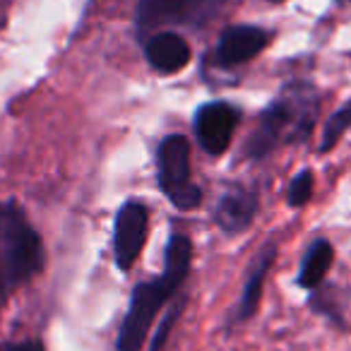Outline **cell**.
<instances>
[{
	"instance_id": "cell-6",
	"label": "cell",
	"mask_w": 351,
	"mask_h": 351,
	"mask_svg": "<svg viewBox=\"0 0 351 351\" xmlns=\"http://www.w3.org/2000/svg\"><path fill=\"white\" fill-rule=\"evenodd\" d=\"M147 231H149V210L142 202H125L116 217L113 231V253H116L118 269L128 272L145 248Z\"/></svg>"
},
{
	"instance_id": "cell-11",
	"label": "cell",
	"mask_w": 351,
	"mask_h": 351,
	"mask_svg": "<svg viewBox=\"0 0 351 351\" xmlns=\"http://www.w3.org/2000/svg\"><path fill=\"white\" fill-rule=\"evenodd\" d=\"M255 212H258V195L245 188H231L221 195L217 202V224L226 231V234H236L250 226Z\"/></svg>"
},
{
	"instance_id": "cell-1",
	"label": "cell",
	"mask_w": 351,
	"mask_h": 351,
	"mask_svg": "<svg viewBox=\"0 0 351 351\" xmlns=\"http://www.w3.org/2000/svg\"><path fill=\"white\" fill-rule=\"evenodd\" d=\"M191 260H193L191 239L183 234L171 236L169 245H166L164 272L159 277L149 279V282H140L135 287V291H132L130 308H128L121 330H118V339H116L118 351H142L147 335H149L159 311L171 301V296L186 282L188 272H191Z\"/></svg>"
},
{
	"instance_id": "cell-3",
	"label": "cell",
	"mask_w": 351,
	"mask_h": 351,
	"mask_svg": "<svg viewBox=\"0 0 351 351\" xmlns=\"http://www.w3.org/2000/svg\"><path fill=\"white\" fill-rule=\"evenodd\" d=\"M0 260L12 284L32 279L44 265V245L15 202H0Z\"/></svg>"
},
{
	"instance_id": "cell-4",
	"label": "cell",
	"mask_w": 351,
	"mask_h": 351,
	"mask_svg": "<svg viewBox=\"0 0 351 351\" xmlns=\"http://www.w3.org/2000/svg\"><path fill=\"white\" fill-rule=\"evenodd\" d=\"M159 183L178 210H195L202 200L200 186L191 181V147L181 135H169L156 152Z\"/></svg>"
},
{
	"instance_id": "cell-15",
	"label": "cell",
	"mask_w": 351,
	"mask_h": 351,
	"mask_svg": "<svg viewBox=\"0 0 351 351\" xmlns=\"http://www.w3.org/2000/svg\"><path fill=\"white\" fill-rule=\"evenodd\" d=\"M313 311L322 313V315H327L332 322H337V325H344V320H341V311L339 306H337V301L332 298V291L330 289H315V298L311 301Z\"/></svg>"
},
{
	"instance_id": "cell-10",
	"label": "cell",
	"mask_w": 351,
	"mask_h": 351,
	"mask_svg": "<svg viewBox=\"0 0 351 351\" xmlns=\"http://www.w3.org/2000/svg\"><path fill=\"white\" fill-rule=\"evenodd\" d=\"M145 53L152 68L159 70V73L171 75L188 65V60H191V46H188V41L181 34H176V32H159V34H154L147 41Z\"/></svg>"
},
{
	"instance_id": "cell-5",
	"label": "cell",
	"mask_w": 351,
	"mask_h": 351,
	"mask_svg": "<svg viewBox=\"0 0 351 351\" xmlns=\"http://www.w3.org/2000/svg\"><path fill=\"white\" fill-rule=\"evenodd\" d=\"M224 0H140L137 29L154 32L159 27H200L219 10Z\"/></svg>"
},
{
	"instance_id": "cell-12",
	"label": "cell",
	"mask_w": 351,
	"mask_h": 351,
	"mask_svg": "<svg viewBox=\"0 0 351 351\" xmlns=\"http://www.w3.org/2000/svg\"><path fill=\"white\" fill-rule=\"evenodd\" d=\"M332 260H335V250H332L330 241L317 239L315 243H311L308 253L301 260V269H298V287L303 289H320L325 282L327 272L332 267Z\"/></svg>"
},
{
	"instance_id": "cell-17",
	"label": "cell",
	"mask_w": 351,
	"mask_h": 351,
	"mask_svg": "<svg viewBox=\"0 0 351 351\" xmlns=\"http://www.w3.org/2000/svg\"><path fill=\"white\" fill-rule=\"evenodd\" d=\"M10 351H46L44 344H41L39 339H29V341H22V344L12 346Z\"/></svg>"
},
{
	"instance_id": "cell-18",
	"label": "cell",
	"mask_w": 351,
	"mask_h": 351,
	"mask_svg": "<svg viewBox=\"0 0 351 351\" xmlns=\"http://www.w3.org/2000/svg\"><path fill=\"white\" fill-rule=\"evenodd\" d=\"M272 3H284V0H272Z\"/></svg>"
},
{
	"instance_id": "cell-16",
	"label": "cell",
	"mask_w": 351,
	"mask_h": 351,
	"mask_svg": "<svg viewBox=\"0 0 351 351\" xmlns=\"http://www.w3.org/2000/svg\"><path fill=\"white\" fill-rule=\"evenodd\" d=\"M181 311H183V303H176V306L171 308L169 313H166L164 320H161L159 330H156L154 339H152V344H149V349H147V351H161V349H164L166 341H169L171 330H173V325H176V320H178V315H181Z\"/></svg>"
},
{
	"instance_id": "cell-2",
	"label": "cell",
	"mask_w": 351,
	"mask_h": 351,
	"mask_svg": "<svg viewBox=\"0 0 351 351\" xmlns=\"http://www.w3.org/2000/svg\"><path fill=\"white\" fill-rule=\"evenodd\" d=\"M317 118V94L306 84H291L263 113L248 142L250 156H265L279 145H293L311 135Z\"/></svg>"
},
{
	"instance_id": "cell-8",
	"label": "cell",
	"mask_w": 351,
	"mask_h": 351,
	"mask_svg": "<svg viewBox=\"0 0 351 351\" xmlns=\"http://www.w3.org/2000/svg\"><path fill=\"white\" fill-rule=\"evenodd\" d=\"M274 260H277V245L274 243H267L258 255H255L248 277H245V282H243V289H241V298H239V303H236L234 311H231L226 325H231V327L243 325V322H248L250 317L258 313L260 301H263L265 279H267Z\"/></svg>"
},
{
	"instance_id": "cell-14",
	"label": "cell",
	"mask_w": 351,
	"mask_h": 351,
	"mask_svg": "<svg viewBox=\"0 0 351 351\" xmlns=\"http://www.w3.org/2000/svg\"><path fill=\"white\" fill-rule=\"evenodd\" d=\"M313 195V173L311 171H301L289 186V205L303 207Z\"/></svg>"
},
{
	"instance_id": "cell-9",
	"label": "cell",
	"mask_w": 351,
	"mask_h": 351,
	"mask_svg": "<svg viewBox=\"0 0 351 351\" xmlns=\"http://www.w3.org/2000/svg\"><path fill=\"white\" fill-rule=\"evenodd\" d=\"M265 46H267V32L260 27H229L217 46V60L221 65H241L255 58Z\"/></svg>"
},
{
	"instance_id": "cell-13",
	"label": "cell",
	"mask_w": 351,
	"mask_h": 351,
	"mask_svg": "<svg viewBox=\"0 0 351 351\" xmlns=\"http://www.w3.org/2000/svg\"><path fill=\"white\" fill-rule=\"evenodd\" d=\"M351 128V101L346 106H341L335 116L327 121L325 130H322V140H320V152H327L339 142V137L344 135Z\"/></svg>"
},
{
	"instance_id": "cell-7",
	"label": "cell",
	"mask_w": 351,
	"mask_h": 351,
	"mask_svg": "<svg viewBox=\"0 0 351 351\" xmlns=\"http://www.w3.org/2000/svg\"><path fill=\"white\" fill-rule=\"evenodd\" d=\"M236 123H239V113L229 104L210 101L200 106L195 113V132L200 147L207 154L226 152V147L231 145V137H234Z\"/></svg>"
}]
</instances>
